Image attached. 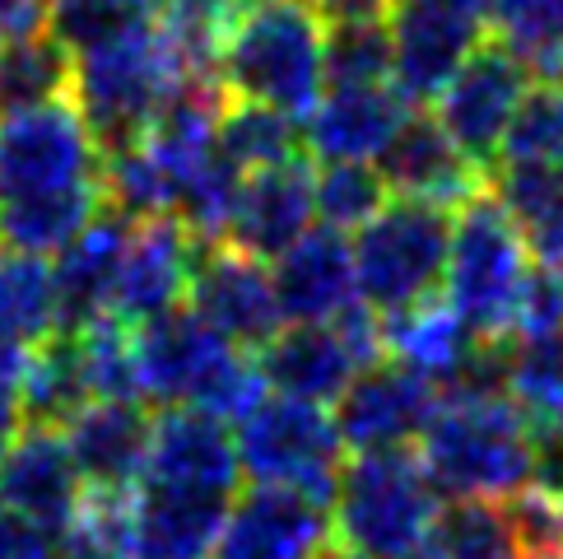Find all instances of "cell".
<instances>
[{"label":"cell","instance_id":"1","mask_svg":"<svg viewBox=\"0 0 563 559\" xmlns=\"http://www.w3.org/2000/svg\"><path fill=\"white\" fill-rule=\"evenodd\" d=\"M321 37L327 29L312 0H252L224 29L219 89L229 94V103H256L289 122H308L327 94Z\"/></svg>","mask_w":563,"mask_h":559},{"label":"cell","instance_id":"2","mask_svg":"<svg viewBox=\"0 0 563 559\" xmlns=\"http://www.w3.org/2000/svg\"><path fill=\"white\" fill-rule=\"evenodd\" d=\"M415 457L448 504H508L512 494L531 490V425L508 396H442Z\"/></svg>","mask_w":563,"mask_h":559},{"label":"cell","instance_id":"3","mask_svg":"<svg viewBox=\"0 0 563 559\" xmlns=\"http://www.w3.org/2000/svg\"><path fill=\"white\" fill-rule=\"evenodd\" d=\"M438 508L442 498L410 448L364 452L335 481L331 531L358 559H419L429 555Z\"/></svg>","mask_w":563,"mask_h":559},{"label":"cell","instance_id":"4","mask_svg":"<svg viewBox=\"0 0 563 559\" xmlns=\"http://www.w3.org/2000/svg\"><path fill=\"white\" fill-rule=\"evenodd\" d=\"M183 85L177 62L158 33V19H145L131 33L75 56V85L70 103L85 117L98 154H122L150 131L168 94Z\"/></svg>","mask_w":563,"mask_h":559},{"label":"cell","instance_id":"5","mask_svg":"<svg viewBox=\"0 0 563 559\" xmlns=\"http://www.w3.org/2000/svg\"><path fill=\"white\" fill-rule=\"evenodd\" d=\"M531 266L536 262L527 252V238L517 233L508 210L485 187L452 215V248L438 298L461 317V327L475 341H508Z\"/></svg>","mask_w":563,"mask_h":559},{"label":"cell","instance_id":"6","mask_svg":"<svg viewBox=\"0 0 563 559\" xmlns=\"http://www.w3.org/2000/svg\"><path fill=\"white\" fill-rule=\"evenodd\" d=\"M452 248V215L424 201H391L377 219L354 233V280L358 304L377 317H396L442 294Z\"/></svg>","mask_w":563,"mask_h":559},{"label":"cell","instance_id":"7","mask_svg":"<svg viewBox=\"0 0 563 559\" xmlns=\"http://www.w3.org/2000/svg\"><path fill=\"white\" fill-rule=\"evenodd\" d=\"M238 467L252 485L294 490L327 504L335 498V481L345 471V443L327 406H308L294 396H266L247 419H238Z\"/></svg>","mask_w":563,"mask_h":559},{"label":"cell","instance_id":"8","mask_svg":"<svg viewBox=\"0 0 563 559\" xmlns=\"http://www.w3.org/2000/svg\"><path fill=\"white\" fill-rule=\"evenodd\" d=\"M98 173L103 154L70 98L0 112V206L93 187Z\"/></svg>","mask_w":563,"mask_h":559},{"label":"cell","instance_id":"9","mask_svg":"<svg viewBox=\"0 0 563 559\" xmlns=\"http://www.w3.org/2000/svg\"><path fill=\"white\" fill-rule=\"evenodd\" d=\"M527 89H531L527 66H521L512 52H503L494 37H485V43L466 56V66L448 79V89L433 98V122L489 177L498 164L503 135H508V122Z\"/></svg>","mask_w":563,"mask_h":559},{"label":"cell","instance_id":"10","mask_svg":"<svg viewBox=\"0 0 563 559\" xmlns=\"http://www.w3.org/2000/svg\"><path fill=\"white\" fill-rule=\"evenodd\" d=\"M438 406H442V392L433 383L391 364V359H382V364L364 369L345 387V396L331 406V419L340 429V443L354 448V457L406 452L410 443L424 438Z\"/></svg>","mask_w":563,"mask_h":559},{"label":"cell","instance_id":"11","mask_svg":"<svg viewBox=\"0 0 563 559\" xmlns=\"http://www.w3.org/2000/svg\"><path fill=\"white\" fill-rule=\"evenodd\" d=\"M187 308L206 327L224 336L229 346L247 350V354H261L285 331V317H279L275 285H271V266H261L224 243L196 252Z\"/></svg>","mask_w":563,"mask_h":559},{"label":"cell","instance_id":"12","mask_svg":"<svg viewBox=\"0 0 563 559\" xmlns=\"http://www.w3.org/2000/svg\"><path fill=\"white\" fill-rule=\"evenodd\" d=\"M391 33V89L410 108H424L448 89V79L466 66V56L485 43V24L429 0H396L387 19Z\"/></svg>","mask_w":563,"mask_h":559},{"label":"cell","instance_id":"13","mask_svg":"<svg viewBox=\"0 0 563 559\" xmlns=\"http://www.w3.org/2000/svg\"><path fill=\"white\" fill-rule=\"evenodd\" d=\"M243 467H238V443L229 425L200 415V410H158L145 457V490H173V494H206V498H233Z\"/></svg>","mask_w":563,"mask_h":559},{"label":"cell","instance_id":"14","mask_svg":"<svg viewBox=\"0 0 563 559\" xmlns=\"http://www.w3.org/2000/svg\"><path fill=\"white\" fill-rule=\"evenodd\" d=\"M373 168L396 201H424L448 215H456L471 196L489 187V177L452 145L448 131H442L433 122V112H424V108H415L406 122H400V131L387 140V150L377 154Z\"/></svg>","mask_w":563,"mask_h":559},{"label":"cell","instance_id":"15","mask_svg":"<svg viewBox=\"0 0 563 559\" xmlns=\"http://www.w3.org/2000/svg\"><path fill=\"white\" fill-rule=\"evenodd\" d=\"M331 541V508L275 485L233 494L214 559H312Z\"/></svg>","mask_w":563,"mask_h":559},{"label":"cell","instance_id":"16","mask_svg":"<svg viewBox=\"0 0 563 559\" xmlns=\"http://www.w3.org/2000/svg\"><path fill=\"white\" fill-rule=\"evenodd\" d=\"M196 238L177 224L173 215L131 224L122 271H117V294H112V317L126 327H145L154 317L183 308L196 271Z\"/></svg>","mask_w":563,"mask_h":559},{"label":"cell","instance_id":"17","mask_svg":"<svg viewBox=\"0 0 563 559\" xmlns=\"http://www.w3.org/2000/svg\"><path fill=\"white\" fill-rule=\"evenodd\" d=\"M79 498H85V481H79L62 429L19 425L5 462H0V504L37 531L62 536L79 513Z\"/></svg>","mask_w":563,"mask_h":559},{"label":"cell","instance_id":"18","mask_svg":"<svg viewBox=\"0 0 563 559\" xmlns=\"http://www.w3.org/2000/svg\"><path fill=\"white\" fill-rule=\"evenodd\" d=\"M312 177H317V164L308 154H298L279 168L247 173L243 191H238L233 219H229L224 248H238L261 266L279 262L317 219L312 215Z\"/></svg>","mask_w":563,"mask_h":559},{"label":"cell","instance_id":"19","mask_svg":"<svg viewBox=\"0 0 563 559\" xmlns=\"http://www.w3.org/2000/svg\"><path fill=\"white\" fill-rule=\"evenodd\" d=\"M271 285L285 327H327L358 304L354 252L345 233L308 229L298 243L271 262Z\"/></svg>","mask_w":563,"mask_h":559},{"label":"cell","instance_id":"20","mask_svg":"<svg viewBox=\"0 0 563 559\" xmlns=\"http://www.w3.org/2000/svg\"><path fill=\"white\" fill-rule=\"evenodd\" d=\"M410 112L415 108L391 85L327 89L303 122V154L312 164H377Z\"/></svg>","mask_w":563,"mask_h":559},{"label":"cell","instance_id":"21","mask_svg":"<svg viewBox=\"0 0 563 559\" xmlns=\"http://www.w3.org/2000/svg\"><path fill=\"white\" fill-rule=\"evenodd\" d=\"M126 238H131V219L103 206L89 219V229L52 262L56 331L75 336L112 317V294H117V271H122Z\"/></svg>","mask_w":563,"mask_h":559},{"label":"cell","instance_id":"22","mask_svg":"<svg viewBox=\"0 0 563 559\" xmlns=\"http://www.w3.org/2000/svg\"><path fill=\"white\" fill-rule=\"evenodd\" d=\"M154 415L140 402H89L62 429L85 490H135L145 475Z\"/></svg>","mask_w":563,"mask_h":559},{"label":"cell","instance_id":"23","mask_svg":"<svg viewBox=\"0 0 563 559\" xmlns=\"http://www.w3.org/2000/svg\"><path fill=\"white\" fill-rule=\"evenodd\" d=\"M261 377L275 396H294V402L308 406H335L345 387L354 383L358 359L350 354L345 336L335 331V322L327 327H285L275 341L256 354Z\"/></svg>","mask_w":563,"mask_h":559},{"label":"cell","instance_id":"24","mask_svg":"<svg viewBox=\"0 0 563 559\" xmlns=\"http://www.w3.org/2000/svg\"><path fill=\"white\" fill-rule=\"evenodd\" d=\"M233 498L135 490L131 517V559H214Z\"/></svg>","mask_w":563,"mask_h":559},{"label":"cell","instance_id":"25","mask_svg":"<svg viewBox=\"0 0 563 559\" xmlns=\"http://www.w3.org/2000/svg\"><path fill=\"white\" fill-rule=\"evenodd\" d=\"M382 346H387L391 364L410 369L415 377H424V383H433L448 396L456 387V377L466 373L479 341L461 327V317L442 298H429L419 308L382 317Z\"/></svg>","mask_w":563,"mask_h":559},{"label":"cell","instance_id":"26","mask_svg":"<svg viewBox=\"0 0 563 559\" xmlns=\"http://www.w3.org/2000/svg\"><path fill=\"white\" fill-rule=\"evenodd\" d=\"M89 402L93 396H89V373H85L79 336L56 331L43 346L29 350L24 383H19V419H24V425L66 429Z\"/></svg>","mask_w":563,"mask_h":559},{"label":"cell","instance_id":"27","mask_svg":"<svg viewBox=\"0 0 563 559\" xmlns=\"http://www.w3.org/2000/svg\"><path fill=\"white\" fill-rule=\"evenodd\" d=\"M485 29L527 75H563V0H485Z\"/></svg>","mask_w":563,"mask_h":559},{"label":"cell","instance_id":"28","mask_svg":"<svg viewBox=\"0 0 563 559\" xmlns=\"http://www.w3.org/2000/svg\"><path fill=\"white\" fill-rule=\"evenodd\" d=\"M0 336L19 350L56 336V280L43 256L0 252Z\"/></svg>","mask_w":563,"mask_h":559},{"label":"cell","instance_id":"29","mask_svg":"<svg viewBox=\"0 0 563 559\" xmlns=\"http://www.w3.org/2000/svg\"><path fill=\"white\" fill-rule=\"evenodd\" d=\"M75 62L52 33H33L0 47V112L43 108L70 98Z\"/></svg>","mask_w":563,"mask_h":559},{"label":"cell","instance_id":"30","mask_svg":"<svg viewBox=\"0 0 563 559\" xmlns=\"http://www.w3.org/2000/svg\"><path fill=\"white\" fill-rule=\"evenodd\" d=\"M503 396L527 425H563V331L508 341Z\"/></svg>","mask_w":563,"mask_h":559},{"label":"cell","instance_id":"31","mask_svg":"<svg viewBox=\"0 0 563 559\" xmlns=\"http://www.w3.org/2000/svg\"><path fill=\"white\" fill-rule=\"evenodd\" d=\"M429 559H521L508 508L489 498H452L429 531Z\"/></svg>","mask_w":563,"mask_h":559},{"label":"cell","instance_id":"32","mask_svg":"<svg viewBox=\"0 0 563 559\" xmlns=\"http://www.w3.org/2000/svg\"><path fill=\"white\" fill-rule=\"evenodd\" d=\"M214 150L229 158L238 173H261V168H279L289 158L303 154V127L279 117L271 108L256 103H229L219 117V135Z\"/></svg>","mask_w":563,"mask_h":559},{"label":"cell","instance_id":"33","mask_svg":"<svg viewBox=\"0 0 563 559\" xmlns=\"http://www.w3.org/2000/svg\"><path fill=\"white\" fill-rule=\"evenodd\" d=\"M498 164L563 168V79H531L503 135Z\"/></svg>","mask_w":563,"mask_h":559},{"label":"cell","instance_id":"34","mask_svg":"<svg viewBox=\"0 0 563 559\" xmlns=\"http://www.w3.org/2000/svg\"><path fill=\"white\" fill-rule=\"evenodd\" d=\"M391 201L373 164H321L312 177V215L331 233H358Z\"/></svg>","mask_w":563,"mask_h":559},{"label":"cell","instance_id":"35","mask_svg":"<svg viewBox=\"0 0 563 559\" xmlns=\"http://www.w3.org/2000/svg\"><path fill=\"white\" fill-rule=\"evenodd\" d=\"M321 79L327 89L391 85V33L387 24H345L321 37Z\"/></svg>","mask_w":563,"mask_h":559},{"label":"cell","instance_id":"36","mask_svg":"<svg viewBox=\"0 0 563 559\" xmlns=\"http://www.w3.org/2000/svg\"><path fill=\"white\" fill-rule=\"evenodd\" d=\"M79 336L93 402H140V373H135V331L117 317H103Z\"/></svg>","mask_w":563,"mask_h":559},{"label":"cell","instance_id":"37","mask_svg":"<svg viewBox=\"0 0 563 559\" xmlns=\"http://www.w3.org/2000/svg\"><path fill=\"white\" fill-rule=\"evenodd\" d=\"M150 14H140L122 0H52L47 6V33L75 56H85L93 47L112 43V37L131 33L135 24H145Z\"/></svg>","mask_w":563,"mask_h":559},{"label":"cell","instance_id":"38","mask_svg":"<svg viewBox=\"0 0 563 559\" xmlns=\"http://www.w3.org/2000/svg\"><path fill=\"white\" fill-rule=\"evenodd\" d=\"M508 523L521 546V559H563V531H559V504L540 490H521L508 504Z\"/></svg>","mask_w":563,"mask_h":559},{"label":"cell","instance_id":"39","mask_svg":"<svg viewBox=\"0 0 563 559\" xmlns=\"http://www.w3.org/2000/svg\"><path fill=\"white\" fill-rule=\"evenodd\" d=\"M554 331H563V280L545 266H531L508 341H531V336H554Z\"/></svg>","mask_w":563,"mask_h":559},{"label":"cell","instance_id":"40","mask_svg":"<svg viewBox=\"0 0 563 559\" xmlns=\"http://www.w3.org/2000/svg\"><path fill=\"white\" fill-rule=\"evenodd\" d=\"M531 490L563 498V425H531Z\"/></svg>","mask_w":563,"mask_h":559},{"label":"cell","instance_id":"41","mask_svg":"<svg viewBox=\"0 0 563 559\" xmlns=\"http://www.w3.org/2000/svg\"><path fill=\"white\" fill-rule=\"evenodd\" d=\"M0 559H62L56 555V536L37 531L19 513L0 504Z\"/></svg>","mask_w":563,"mask_h":559},{"label":"cell","instance_id":"42","mask_svg":"<svg viewBox=\"0 0 563 559\" xmlns=\"http://www.w3.org/2000/svg\"><path fill=\"white\" fill-rule=\"evenodd\" d=\"M321 29H345V24H387L396 0H312Z\"/></svg>","mask_w":563,"mask_h":559},{"label":"cell","instance_id":"43","mask_svg":"<svg viewBox=\"0 0 563 559\" xmlns=\"http://www.w3.org/2000/svg\"><path fill=\"white\" fill-rule=\"evenodd\" d=\"M47 6L52 0H0V47L47 33Z\"/></svg>","mask_w":563,"mask_h":559},{"label":"cell","instance_id":"44","mask_svg":"<svg viewBox=\"0 0 563 559\" xmlns=\"http://www.w3.org/2000/svg\"><path fill=\"white\" fill-rule=\"evenodd\" d=\"M24 359L29 350H19L14 341L0 336V410H19V383H24Z\"/></svg>","mask_w":563,"mask_h":559},{"label":"cell","instance_id":"45","mask_svg":"<svg viewBox=\"0 0 563 559\" xmlns=\"http://www.w3.org/2000/svg\"><path fill=\"white\" fill-rule=\"evenodd\" d=\"M168 6H183V10H196V14H210L219 24H229L238 10H247L252 0H168Z\"/></svg>","mask_w":563,"mask_h":559},{"label":"cell","instance_id":"46","mask_svg":"<svg viewBox=\"0 0 563 559\" xmlns=\"http://www.w3.org/2000/svg\"><path fill=\"white\" fill-rule=\"evenodd\" d=\"M429 6H448V10L471 14V19H479V24H485V0H429Z\"/></svg>","mask_w":563,"mask_h":559},{"label":"cell","instance_id":"47","mask_svg":"<svg viewBox=\"0 0 563 559\" xmlns=\"http://www.w3.org/2000/svg\"><path fill=\"white\" fill-rule=\"evenodd\" d=\"M312 559H358V555H350L345 546H340V541H327V546H321Z\"/></svg>","mask_w":563,"mask_h":559},{"label":"cell","instance_id":"48","mask_svg":"<svg viewBox=\"0 0 563 559\" xmlns=\"http://www.w3.org/2000/svg\"><path fill=\"white\" fill-rule=\"evenodd\" d=\"M122 6H131V10H140V14H150V19H154L158 10L168 6V0H122Z\"/></svg>","mask_w":563,"mask_h":559},{"label":"cell","instance_id":"49","mask_svg":"<svg viewBox=\"0 0 563 559\" xmlns=\"http://www.w3.org/2000/svg\"><path fill=\"white\" fill-rule=\"evenodd\" d=\"M554 504H559V531H563V498H554Z\"/></svg>","mask_w":563,"mask_h":559},{"label":"cell","instance_id":"50","mask_svg":"<svg viewBox=\"0 0 563 559\" xmlns=\"http://www.w3.org/2000/svg\"><path fill=\"white\" fill-rule=\"evenodd\" d=\"M419 559H429V555H419Z\"/></svg>","mask_w":563,"mask_h":559},{"label":"cell","instance_id":"51","mask_svg":"<svg viewBox=\"0 0 563 559\" xmlns=\"http://www.w3.org/2000/svg\"><path fill=\"white\" fill-rule=\"evenodd\" d=\"M559 79H563V75H559Z\"/></svg>","mask_w":563,"mask_h":559}]
</instances>
